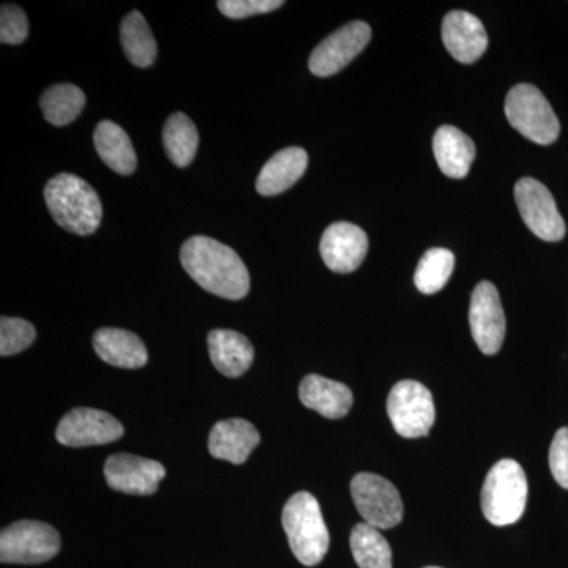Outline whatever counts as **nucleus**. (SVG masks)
<instances>
[{
    "label": "nucleus",
    "mask_w": 568,
    "mask_h": 568,
    "mask_svg": "<svg viewBox=\"0 0 568 568\" xmlns=\"http://www.w3.org/2000/svg\"><path fill=\"white\" fill-rule=\"evenodd\" d=\"M186 274L203 290L227 301H241L250 293V274L244 261L231 246L215 239L196 235L181 250Z\"/></svg>",
    "instance_id": "f257e3e1"
},
{
    "label": "nucleus",
    "mask_w": 568,
    "mask_h": 568,
    "mask_svg": "<svg viewBox=\"0 0 568 568\" xmlns=\"http://www.w3.org/2000/svg\"><path fill=\"white\" fill-rule=\"evenodd\" d=\"M52 219L71 234L91 235L100 227L103 205L99 194L74 174H59L44 186Z\"/></svg>",
    "instance_id": "f03ea898"
},
{
    "label": "nucleus",
    "mask_w": 568,
    "mask_h": 568,
    "mask_svg": "<svg viewBox=\"0 0 568 568\" xmlns=\"http://www.w3.org/2000/svg\"><path fill=\"white\" fill-rule=\"evenodd\" d=\"M282 521L295 559L305 567L323 562L331 547V534L316 497L312 493H295L283 508Z\"/></svg>",
    "instance_id": "7ed1b4c3"
},
{
    "label": "nucleus",
    "mask_w": 568,
    "mask_h": 568,
    "mask_svg": "<svg viewBox=\"0 0 568 568\" xmlns=\"http://www.w3.org/2000/svg\"><path fill=\"white\" fill-rule=\"evenodd\" d=\"M481 511L495 526L515 525L528 503V478L515 459H500L489 470L481 488Z\"/></svg>",
    "instance_id": "20e7f679"
},
{
    "label": "nucleus",
    "mask_w": 568,
    "mask_h": 568,
    "mask_svg": "<svg viewBox=\"0 0 568 568\" xmlns=\"http://www.w3.org/2000/svg\"><path fill=\"white\" fill-rule=\"evenodd\" d=\"M506 115L518 133L538 145L552 144L559 138L558 115L536 85H515L506 99Z\"/></svg>",
    "instance_id": "39448f33"
},
{
    "label": "nucleus",
    "mask_w": 568,
    "mask_h": 568,
    "mask_svg": "<svg viewBox=\"0 0 568 568\" xmlns=\"http://www.w3.org/2000/svg\"><path fill=\"white\" fill-rule=\"evenodd\" d=\"M61 549V536L58 530L47 523L22 521L7 526L0 534V560L2 564L48 562L58 556Z\"/></svg>",
    "instance_id": "423d86ee"
},
{
    "label": "nucleus",
    "mask_w": 568,
    "mask_h": 568,
    "mask_svg": "<svg viewBox=\"0 0 568 568\" xmlns=\"http://www.w3.org/2000/svg\"><path fill=\"white\" fill-rule=\"evenodd\" d=\"M387 414L399 436L417 439L428 435L435 425V399L424 384L402 381L388 395Z\"/></svg>",
    "instance_id": "0eeeda50"
},
{
    "label": "nucleus",
    "mask_w": 568,
    "mask_h": 568,
    "mask_svg": "<svg viewBox=\"0 0 568 568\" xmlns=\"http://www.w3.org/2000/svg\"><path fill=\"white\" fill-rule=\"evenodd\" d=\"M351 495L366 525L392 529L403 519V500L398 489L387 478L372 473L357 474L351 481Z\"/></svg>",
    "instance_id": "6e6552de"
},
{
    "label": "nucleus",
    "mask_w": 568,
    "mask_h": 568,
    "mask_svg": "<svg viewBox=\"0 0 568 568\" xmlns=\"http://www.w3.org/2000/svg\"><path fill=\"white\" fill-rule=\"evenodd\" d=\"M515 201L523 222L545 242H559L566 235V223L555 197L544 183L525 178L515 186Z\"/></svg>",
    "instance_id": "1a4fd4ad"
},
{
    "label": "nucleus",
    "mask_w": 568,
    "mask_h": 568,
    "mask_svg": "<svg viewBox=\"0 0 568 568\" xmlns=\"http://www.w3.org/2000/svg\"><path fill=\"white\" fill-rule=\"evenodd\" d=\"M369 40H372V28L366 22H349L317 44L310 55V70L320 78L339 73L365 50Z\"/></svg>",
    "instance_id": "9d476101"
},
{
    "label": "nucleus",
    "mask_w": 568,
    "mask_h": 568,
    "mask_svg": "<svg viewBox=\"0 0 568 568\" xmlns=\"http://www.w3.org/2000/svg\"><path fill=\"white\" fill-rule=\"evenodd\" d=\"M123 436L118 418L100 409L78 407L62 417L55 437L65 447L104 446Z\"/></svg>",
    "instance_id": "9b49d317"
},
{
    "label": "nucleus",
    "mask_w": 568,
    "mask_h": 568,
    "mask_svg": "<svg viewBox=\"0 0 568 568\" xmlns=\"http://www.w3.org/2000/svg\"><path fill=\"white\" fill-rule=\"evenodd\" d=\"M470 332L478 349L487 355L499 353L506 338V316L496 286L489 282L478 283L470 298Z\"/></svg>",
    "instance_id": "f8f14e48"
},
{
    "label": "nucleus",
    "mask_w": 568,
    "mask_h": 568,
    "mask_svg": "<svg viewBox=\"0 0 568 568\" xmlns=\"http://www.w3.org/2000/svg\"><path fill=\"white\" fill-rule=\"evenodd\" d=\"M166 476L162 463L129 454L112 455L104 463V478L114 491L151 496Z\"/></svg>",
    "instance_id": "ddd939ff"
},
{
    "label": "nucleus",
    "mask_w": 568,
    "mask_h": 568,
    "mask_svg": "<svg viewBox=\"0 0 568 568\" xmlns=\"http://www.w3.org/2000/svg\"><path fill=\"white\" fill-rule=\"evenodd\" d=\"M320 252L332 272L351 274L364 263L368 253V237L362 227L353 223H334L324 231Z\"/></svg>",
    "instance_id": "4468645a"
},
{
    "label": "nucleus",
    "mask_w": 568,
    "mask_h": 568,
    "mask_svg": "<svg viewBox=\"0 0 568 568\" xmlns=\"http://www.w3.org/2000/svg\"><path fill=\"white\" fill-rule=\"evenodd\" d=\"M443 41L455 61L474 63L487 51L488 33L477 17L455 10L444 18Z\"/></svg>",
    "instance_id": "2eb2a0df"
},
{
    "label": "nucleus",
    "mask_w": 568,
    "mask_h": 568,
    "mask_svg": "<svg viewBox=\"0 0 568 568\" xmlns=\"http://www.w3.org/2000/svg\"><path fill=\"white\" fill-rule=\"evenodd\" d=\"M260 432L244 418H230L213 426L209 436V452L213 458L242 465L260 446Z\"/></svg>",
    "instance_id": "dca6fc26"
},
{
    "label": "nucleus",
    "mask_w": 568,
    "mask_h": 568,
    "mask_svg": "<svg viewBox=\"0 0 568 568\" xmlns=\"http://www.w3.org/2000/svg\"><path fill=\"white\" fill-rule=\"evenodd\" d=\"M298 396L302 405L332 420L346 417L354 403L349 387L320 375L306 376L298 388Z\"/></svg>",
    "instance_id": "f3484780"
},
{
    "label": "nucleus",
    "mask_w": 568,
    "mask_h": 568,
    "mask_svg": "<svg viewBox=\"0 0 568 568\" xmlns=\"http://www.w3.org/2000/svg\"><path fill=\"white\" fill-rule=\"evenodd\" d=\"M93 347L104 364L136 369L148 364L149 354L140 336L123 328L104 327L93 335Z\"/></svg>",
    "instance_id": "a211bd4d"
},
{
    "label": "nucleus",
    "mask_w": 568,
    "mask_h": 568,
    "mask_svg": "<svg viewBox=\"0 0 568 568\" xmlns=\"http://www.w3.org/2000/svg\"><path fill=\"white\" fill-rule=\"evenodd\" d=\"M212 364L226 377H239L248 372L254 361V347L245 335L234 331H212L207 336Z\"/></svg>",
    "instance_id": "6ab92c4d"
},
{
    "label": "nucleus",
    "mask_w": 568,
    "mask_h": 568,
    "mask_svg": "<svg viewBox=\"0 0 568 568\" xmlns=\"http://www.w3.org/2000/svg\"><path fill=\"white\" fill-rule=\"evenodd\" d=\"M433 151L440 171L450 179H465L476 160V144L452 125H444L433 138Z\"/></svg>",
    "instance_id": "aec40b11"
},
{
    "label": "nucleus",
    "mask_w": 568,
    "mask_h": 568,
    "mask_svg": "<svg viewBox=\"0 0 568 568\" xmlns=\"http://www.w3.org/2000/svg\"><path fill=\"white\" fill-rule=\"evenodd\" d=\"M308 153L302 148H287L275 153L257 175L256 190L263 196H276L290 190L305 174Z\"/></svg>",
    "instance_id": "412c9836"
},
{
    "label": "nucleus",
    "mask_w": 568,
    "mask_h": 568,
    "mask_svg": "<svg viewBox=\"0 0 568 568\" xmlns=\"http://www.w3.org/2000/svg\"><path fill=\"white\" fill-rule=\"evenodd\" d=\"M93 144L100 159L114 173L130 175L136 171V152L129 134L118 123L103 121L93 132Z\"/></svg>",
    "instance_id": "4be33fe9"
},
{
    "label": "nucleus",
    "mask_w": 568,
    "mask_h": 568,
    "mask_svg": "<svg viewBox=\"0 0 568 568\" xmlns=\"http://www.w3.org/2000/svg\"><path fill=\"white\" fill-rule=\"evenodd\" d=\"M121 41L126 59L140 69H148L156 61V41L140 11L126 14L121 26Z\"/></svg>",
    "instance_id": "5701e85b"
},
{
    "label": "nucleus",
    "mask_w": 568,
    "mask_h": 568,
    "mask_svg": "<svg viewBox=\"0 0 568 568\" xmlns=\"http://www.w3.org/2000/svg\"><path fill=\"white\" fill-rule=\"evenodd\" d=\"M163 144L164 151L175 166H190L196 156L197 144H200V136H197V130L192 119L183 112H175L171 115L164 123Z\"/></svg>",
    "instance_id": "b1692460"
},
{
    "label": "nucleus",
    "mask_w": 568,
    "mask_h": 568,
    "mask_svg": "<svg viewBox=\"0 0 568 568\" xmlns=\"http://www.w3.org/2000/svg\"><path fill=\"white\" fill-rule=\"evenodd\" d=\"M84 106V92L74 84L52 85L40 99L44 119L55 126H65L77 121Z\"/></svg>",
    "instance_id": "393cba45"
},
{
    "label": "nucleus",
    "mask_w": 568,
    "mask_h": 568,
    "mask_svg": "<svg viewBox=\"0 0 568 568\" xmlns=\"http://www.w3.org/2000/svg\"><path fill=\"white\" fill-rule=\"evenodd\" d=\"M351 551L358 568H392L390 545L379 529L358 523L351 532Z\"/></svg>",
    "instance_id": "a878e982"
},
{
    "label": "nucleus",
    "mask_w": 568,
    "mask_h": 568,
    "mask_svg": "<svg viewBox=\"0 0 568 568\" xmlns=\"http://www.w3.org/2000/svg\"><path fill=\"white\" fill-rule=\"evenodd\" d=\"M455 256L447 248L428 250L417 265L414 283L422 294L439 293L454 274Z\"/></svg>",
    "instance_id": "bb28decb"
},
{
    "label": "nucleus",
    "mask_w": 568,
    "mask_h": 568,
    "mask_svg": "<svg viewBox=\"0 0 568 568\" xmlns=\"http://www.w3.org/2000/svg\"><path fill=\"white\" fill-rule=\"evenodd\" d=\"M36 327L20 317L0 320V354L2 357L20 354L36 342Z\"/></svg>",
    "instance_id": "cd10ccee"
},
{
    "label": "nucleus",
    "mask_w": 568,
    "mask_h": 568,
    "mask_svg": "<svg viewBox=\"0 0 568 568\" xmlns=\"http://www.w3.org/2000/svg\"><path fill=\"white\" fill-rule=\"evenodd\" d=\"M29 21L24 10L17 6H3L0 10V41L21 44L28 39Z\"/></svg>",
    "instance_id": "c85d7f7f"
},
{
    "label": "nucleus",
    "mask_w": 568,
    "mask_h": 568,
    "mask_svg": "<svg viewBox=\"0 0 568 568\" xmlns=\"http://www.w3.org/2000/svg\"><path fill=\"white\" fill-rule=\"evenodd\" d=\"M216 6L230 20H245V18L278 10L284 2L283 0H220Z\"/></svg>",
    "instance_id": "c756f323"
},
{
    "label": "nucleus",
    "mask_w": 568,
    "mask_h": 568,
    "mask_svg": "<svg viewBox=\"0 0 568 568\" xmlns=\"http://www.w3.org/2000/svg\"><path fill=\"white\" fill-rule=\"evenodd\" d=\"M549 469L560 487L568 489V428H560L552 439Z\"/></svg>",
    "instance_id": "7c9ffc66"
},
{
    "label": "nucleus",
    "mask_w": 568,
    "mask_h": 568,
    "mask_svg": "<svg viewBox=\"0 0 568 568\" xmlns=\"http://www.w3.org/2000/svg\"><path fill=\"white\" fill-rule=\"evenodd\" d=\"M426 568H439V567H426Z\"/></svg>",
    "instance_id": "2f4dec72"
}]
</instances>
